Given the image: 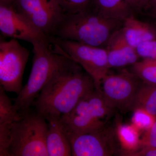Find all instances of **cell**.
<instances>
[{
	"label": "cell",
	"instance_id": "277c9868",
	"mask_svg": "<svg viewBox=\"0 0 156 156\" xmlns=\"http://www.w3.org/2000/svg\"><path fill=\"white\" fill-rule=\"evenodd\" d=\"M48 127L46 118L37 112L24 114L11 126L10 156H49Z\"/></svg>",
	"mask_w": 156,
	"mask_h": 156
},
{
	"label": "cell",
	"instance_id": "52a82bcc",
	"mask_svg": "<svg viewBox=\"0 0 156 156\" xmlns=\"http://www.w3.org/2000/svg\"><path fill=\"white\" fill-rule=\"evenodd\" d=\"M29 56V51L18 40H1L0 86L6 92L18 94L21 91L23 73Z\"/></svg>",
	"mask_w": 156,
	"mask_h": 156
},
{
	"label": "cell",
	"instance_id": "ffe728a7",
	"mask_svg": "<svg viewBox=\"0 0 156 156\" xmlns=\"http://www.w3.org/2000/svg\"><path fill=\"white\" fill-rule=\"evenodd\" d=\"M133 112L132 124L139 131H147L153 125L156 119V117L144 110L137 109Z\"/></svg>",
	"mask_w": 156,
	"mask_h": 156
},
{
	"label": "cell",
	"instance_id": "83f0119b",
	"mask_svg": "<svg viewBox=\"0 0 156 156\" xmlns=\"http://www.w3.org/2000/svg\"><path fill=\"white\" fill-rule=\"evenodd\" d=\"M17 0H0V4L5 5H12Z\"/></svg>",
	"mask_w": 156,
	"mask_h": 156
},
{
	"label": "cell",
	"instance_id": "8fae6325",
	"mask_svg": "<svg viewBox=\"0 0 156 156\" xmlns=\"http://www.w3.org/2000/svg\"><path fill=\"white\" fill-rule=\"evenodd\" d=\"M0 31L4 36L32 44L49 40V37L12 5L0 4Z\"/></svg>",
	"mask_w": 156,
	"mask_h": 156
},
{
	"label": "cell",
	"instance_id": "7a4b0ae2",
	"mask_svg": "<svg viewBox=\"0 0 156 156\" xmlns=\"http://www.w3.org/2000/svg\"><path fill=\"white\" fill-rule=\"evenodd\" d=\"M124 21L105 17L91 6L74 14H65L52 37L105 48Z\"/></svg>",
	"mask_w": 156,
	"mask_h": 156
},
{
	"label": "cell",
	"instance_id": "ac0fdd59",
	"mask_svg": "<svg viewBox=\"0 0 156 156\" xmlns=\"http://www.w3.org/2000/svg\"><path fill=\"white\" fill-rule=\"evenodd\" d=\"M130 71L143 82L156 86V60L143 59L131 65Z\"/></svg>",
	"mask_w": 156,
	"mask_h": 156
},
{
	"label": "cell",
	"instance_id": "f1b7e54d",
	"mask_svg": "<svg viewBox=\"0 0 156 156\" xmlns=\"http://www.w3.org/2000/svg\"><path fill=\"white\" fill-rule=\"evenodd\" d=\"M156 7V0H149V1L148 7L147 11L146 12H147L148 11L150 10V9L155 8Z\"/></svg>",
	"mask_w": 156,
	"mask_h": 156
},
{
	"label": "cell",
	"instance_id": "8992f818",
	"mask_svg": "<svg viewBox=\"0 0 156 156\" xmlns=\"http://www.w3.org/2000/svg\"><path fill=\"white\" fill-rule=\"evenodd\" d=\"M49 38L55 49L75 61L92 77L95 88L99 89L111 69L106 49L55 37Z\"/></svg>",
	"mask_w": 156,
	"mask_h": 156
},
{
	"label": "cell",
	"instance_id": "7402d4cb",
	"mask_svg": "<svg viewBox=\"0 0 156 156\" xmlns=\"http://www.w3.org/2000/svg\"><path fill=\"white\" fill-rule=\"evenodd\" d=\"M12 124H0V156H10L11 127Z\"/></svg>",
	"mask_w": 156,
	"mask_h": 156
},
{
	"label": "cell",
	"instance_id": "5bb4252c",
	"mask_svg": "<svg viewBox=\"0 0 156 156\" xmlns=\"http://www.w3.org/2000/svg\"><path fill=\"white\" fill-rule=\"evenodd\" d=\"M122 30L127 42L135 48L143 42L156 40V24L139 19L134 14L124 20Z\"/></svg>",
	"mask_w": 156,
	"mask_h": 156
},
{
	"label": "cell",
	"instance_id": "7c38bea8",
	"mask_svg": "<svg viewBox=\"0 0 156 156\" xmlns=\"http://www.w3.org/2000/svg\"><path fill=\"white\" fill-rule=\"evenodd\" d=\"M105 49L110 68L131 66L139 61L136 49L127 42L122 27L113 34Z\"/></svg>",
	"mask_w": 156,
	"mask_h": 156
},
{
	"label": "cell",
	"instance_id": "9c48e42d",
	"mask_svg": "<svg viewBox=\"0 0 156 156\" xmlns=\"http://www.w3.org/2000/svg\"><path fill=\"white\" fill-rule=\"evenodd\" d=\"M142 81L131 71L108 74L101 83L99 90L110 106L123 113L130 111Z\"/></svg>",
	"mask_w": 156,
	"mask_h": 156
},
{
	"label": "cell",
	"instance_id": "6da1fadb",
	"mask_svg": "<svg viewBox=\"0 0 156 156\" xmlns=\"http://www.w3.org/2000/svg\"><path fill=\"white\" fill-rule=\"evenodd\" d=\"M95 88L92 77L74 60L53 76L33 104L44 117H61Z\"/></svg>",
	"mask_w": 156,
	"mask_h": 156
},
{
	"label": "cell",
	"instance_id": "4316f807",
	"mask_svg": "<svg viewBox=\"0 0 156 156\" xmlns=\"http://www.w3.org/2000/svg\"><path fill=\"white\" fill-rule=\"evenodd\" d=\"M146 14L156 21V7L148 11Z\"/></svg>",
	"mask_w": 156,
	"mask_h": 156
},
{
	"label": "cell",
	"instance_id": "44dd1931",
	"mask_svg": "<svg viewBox=\"0 0 156 156\" xmlns=\"http://www.w3.org/2000/svg\"><path fill=\"white\" fill-rule=\"evenodd\" d=\"M65 14H74L86 10L92 0H57Z\"/></svg>",
	"mask_w": 156,
	"mask_h": 156
},
{
	"label": "cell",
	"instance_id": "9a60e30c",
	"mask_svg": "<svg viewBox=\"0 0 156 156\" xmlns=\"http://www.w3.org/2000/svg\"><path fill=\"white\" fill-rule=\"evenodd\" d=\"M90 6L105 17L122 21L134 14L126 0H92Z\"/></svg>",
	"mask_w": 156,
	"mask_h": 156
},
{
	"label": "cell",
	"instance_id": "30bf717a",
	"mask_svg": "<svg viewBox=\"0 0 156 156\" xmlns=\"http://www.w3.org/2000/svg\"><path fill=\"white\" fill-rule=\"evenodd\" d=\"M12 5L49 37L65 14L57 0H17Z\"/></svg>",
	"mask_w": 156,
	"mask_h": 156
},
{
	"label": "cell",
	"instance_id": "4fadbf2b",
	"mask_svg": "<svg viewBox=\"0 0 156 156\" xmlns=\"http://www.w3.org/2000/svg\"><path fill=\"white\" fill-rule=\"evenodd\" d=\"M46 146L49 156H72L70 143L61 117L48 115Z\"/></svg>",
	"mask_w": 156,
	"mask_h": 156
},
{
	"label": "cell",
	"instance_id": "ba28073f",
	"mask_svg": "<svg viewBox=\"0 0 156 156\" xmlns=\"http://www.w3.org/2000/svg\"><path fill=\"white\" fill-rule=\"evenodd\" d=\"M73 156H111L119 153L116 129L105 126L79 133H67Z\"/></svg>",
	"mask_w": 156,
	"mask_h": 156
},
{
	"label": "cell",
	"instance_id": "d6986e66",
	"mask_svg": "<svg viewBox=\"0 0 156 156\" xmlns=\"http://www.w3.org/2000/svg\"><path fill=\"white\" fill-rule=\"evenodd\" d=\"M6 92L0 86V124H12L20 120L23 115L14 108Z\"/></svg>",
	"mask_w": 156,
	"mask_h": 156
},
{
	"label": "cell",
	"instance_id": "3957f363",
	"mask_svg": "<svg viewBox=\"0 0 156 156\" xmlns=\"http://www.w3.org/2000/svg\"><path fill=\"white\" fill-rule=\"evenodd\" d=\"M32 45L34 56L30 75L14 104L15 109L23 115L30 111L40 92L53 76L73 60L56 50L50 40Z\"/></svg>",
	"mask_w": 156,
	"mask_h": 156
},
{
	"label": "cell",
	"instance_id": "2e32d148",
	"mask_svg": "<svg viewBox=\"0 0 156 156\" xmlns=\"http://www.w3.org/2000/svg\"><path fill=\"white\" fill-rule=\"evenodd\" d=\"M144 110L156 117V86L143 82L136 92L130 111Z\"/></svg>",
	"mask_w": 156,
	"mask_h": 156
},
{
	"label": "cell",
	"instance_id": "cb8c5ba5",
	"mask_svg": "<svg viewBox=\"0 0 156 156\" xmlns=\"http://www.w3.org/2000/svg\"><path fill=\"white\" fill-rule=\"evenodd\" d=\"M141 147H156V119L150 128L145 131L140 140Z\"/></svg>",
	"mask_w": 156,
	"mask_h": 156
},
{
	"label": "cell",
	"instance_id": "603a6c76",
	"mask_svg": "<svg viewBox=\"0 0 156 156\" xmlns=\"http://www.w3.org/2000/svg\"><path fill=\"white\" fill-rule=\"evenodd\" d=\"M135 49L140 58L156 60V40L143 42Z\"/></svg>",
	"mask_w": 156,
	"mask_h": 156
},
{
	"label": "cell",
	"instance_id": "5b68a950",
	"mask_svg": "<svg viewBox=\"0 0 156 156\" xmlns=\"http://www.w3.org/2000/svg\"><path fill=\"white\" fill-rule=\"evenodd\" d=\"M115 110L95 88L85 95L71 111L61 116V119L66 133H81L107 126Z\"/></svg>",
	"mask_w": 156,
	"mask_h": 156
},
{
	"label": "cell",
	"instance_id": "484cf974",
	"mask_svg": "<svg viewBox=\"0 0 156 156\" xmlns=\"http://www.w3.org/2000/svg\"><path fill=\"white\" fill-rule=\"evenodd\" d=\"M121 156H156V147H142L140 150L126 153Z\"/></svg>",
	"mask_w": 156,
	"mask_h": 156
},
{
	"label": "cell",
	"instance_id": "e0dca14e",
	"mask_svg": "<svg viewBox=\"0 0 156 156\" xmlns=\"http://www.w3.org/2000/svg\"><path fill=\"white\" fill-rule=\"evenodd\" d=\"M139 131L132 124L129 125L119 123L117 125L116 132L120 147L122 150L121 155L136 151L141 147Z\"/></svg>",
	"mask_w": 156,
	"mask_h": 156
},
{
	"label": "cell",
	"instance_id": "d4e9b609",
	"mask_svg": "<svg viewBox=\"0 0 156 156\" xmlns=\"http://www.w3.org/2000/svg\"><path fill=\"white\" fill-rule=\"evenodd\" d=\"M149 0H126L134 14H143L147 11Z\"/></svg>",
	"mask_w": 156,
	"mask_h": 156
}]
</instances>
